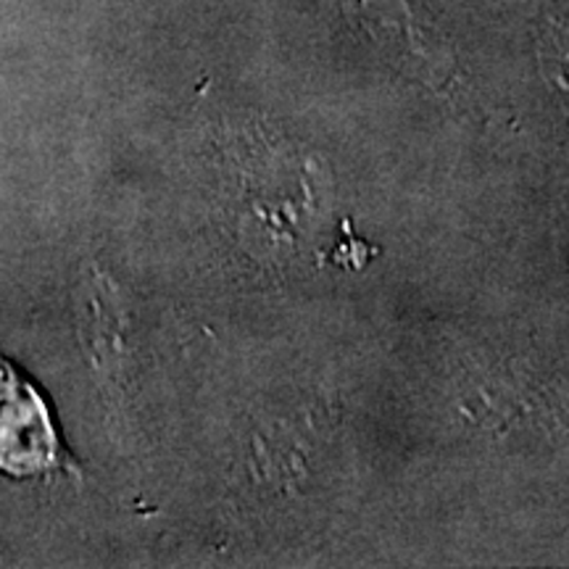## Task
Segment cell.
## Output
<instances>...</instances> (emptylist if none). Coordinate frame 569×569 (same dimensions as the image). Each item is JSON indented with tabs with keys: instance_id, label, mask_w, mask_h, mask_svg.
<instances>
[{
	"instance_id": "obj_1",
	"label": "cell",
	"mask_w": 569,
	"mask_h": 569,
	"mask_svg": "<svg viewBox=\"0 0 569 569\" xmlns=\"http://www.w3.org/2000/svg\"><path fill=\"white\" fill-rule=\"evenodd\" d=\"M63 448L38 388L0 356V472L40 478L61 467Z\"/></svg>"
}]
</instances>
